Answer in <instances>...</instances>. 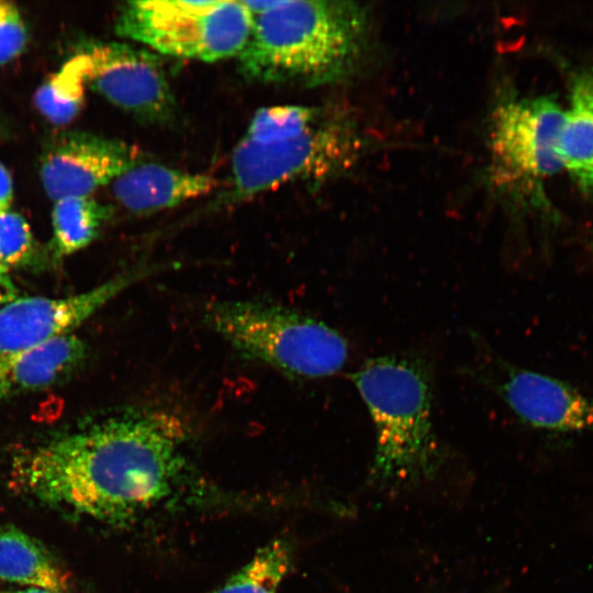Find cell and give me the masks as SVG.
I'll list each match as a JSON object with an SVG mask.
<instances>
[{
	"mask_svg": "<svg viewBox=\"0 0 593 593\" xmlns=\"http://www.w3.org/2000/svg\"><path fill=\"white\" fill-rule=\"evenodd\" d=\"M184 441L174 414L132 411L20 457L12 480L45 505L120 525L171 495L184 467Z\"/></svg>",
	"mask_w": 593,
	"mask_h": 593,
	"instance_id": "obj_1",
	"label": "cell"
},
{
	"mask_svg": "<svg viewBox=\"0 0 593 593\" xmlns=\"http://www.w3.org/2000/svg\"><path fill=\"white\" fill-rule=\"evenodd\" d=\"M368 36V10L358 2L272 1L254 15L238 66L256 81L326 83L358 66Z\"/></svg>",
	"mask_w": 593,
	"mask_h": 593,
	"instance_id": "obj_2",
	"label": "cell"
},
{
	"mask_svg": "<svg viewBox=\"0 0 593 593\" xmlns=\"http://www.w3.org/2000/svg\"><path fill=\"white\" fill-rule=\"evenodd\" d=\"M361 149L355 124L334 110L276 105L254 115L232 154V195L245 199L293 180L350 167Z\"/></svg>",
	"mask_w": 593,
	"mask_h": 593,
	"instance_id": "obj_3",
	"label": "cell"
},
{
	"mask_svg": "<svg viewBox=\"0 0 593 593\" xmlns=\"http://www.w3.org/2000/svg\"><path fill=\"white\" fill-rule=\"evenodd\" d=\"M374 428L371 477L410 482L436 473L443 451L433 424L430 369L419 358L383 355L350 374Z\"/></svg>",
	"mask_w": 593,
	"mask_h": 593,
	"instance_id": "obj_4",
	"label": "cell"
},
{
	"mask_svg": "<svg viewBox=\"0 0 593 593\" xmlns=\"http://www.w3.org/2000/svg\"><path fill=\"white\" fill-rule=\"evenodd\" d=\"M204 320L239 354L299 379L333 376L348 360V343L338 331L282 305L216 301L206 306Z\"/></svg>",
	"mask_w": 593,
	"mask_h": 593,
	"instance_id": "obj_5",
	"label": "cell"
},
{
	"mask_svg": "<svg viewBox=\"0 0 593 593\" xmlns=\"http://www.w3.org/2000/svg\"><path fill=\"white\" fill-rule=\"evenodd\" d=\"M253 23L243 1H131L115 31L165 55L215 61L240 54Z\"/></svg>",
	"mask_w": 593,
	"mask_h": 593,
	"instance_id": "obj_6",
	"label": "cell"
},
{
	"mask_svg": "<svg viewBox=\"0 0 593 593\" xmlns=\"http://www.w3.org/2000/svg\"><path fill=\"white\" fill-rule=\"evenodd\" d=\"M563 109L553 97L505 98L492 112L489 127L494 188L510 193L536 192L562 169L559 139Z\"/></svg>",
	"mask_w": 593,
	"mask_h": 593,
	"instance_id": "obj_7",
	"label": "cell"
},
{
	"mask_svg": "<svg viewBox=\"0 0 593 593\" xmlns=\"http://www.w3.org/2000/svg\"><path fill=\"white\" fill-rule=\"evenodd\" d=\"M87 85L112 104L146 123H166L175 99L160 60L122 43H90L82 51Z\"/></svg>",
	"mask_w": 593,
	"mask_h": 593,
	"instance_id": "obj_8",
	"label": "cell"
},
{
	"mask_svg": "<svg viewBox=\"0 0 593 593\" xmlns=\"http://www.w3.org/2000/svg\"><path fill=\"white\" fill-rule=\"evenodd\" d=\"M481 380L525 424L555 433L593 429V399L571 384L537 371L488 358Z\"/></svg>",
	"mask_w": 593,
	"mask_h": 593,
	"instance_id": "obj_9",
	"label": "cell"
},
{
	"mask_svg": "<svg viewBox=\"0 0 593 593\" xmlns=\"http://www.w3.org/2000/svg\"><path fill=\"white\" fill-rule=\"evenodd\" d=\"M141 161H144L142 150L124 141L67 131L45 143L40 177L46 194L54 201L91 197Z\"/></svg>",
	"mask_w": 593,
	"mask_h": 593,
	"instance_id": "obj_10",
	"label": "cell"
},
{
	"mask_svg": "<svg viewBox=\"0 0 593 593\" xmlns=\"http://www.w3.org/2000/svg\"><path fill=\"white\" fill-rule=\"evenodd\" d=\"M152 273L138 268L66 298H18L0 306V354H10L67 335L110 300Z\"/></svg>",
	"mask_w": 593,
	"mask_h": 593,
	"instance_id": "obj_11",
	"label": "cell"
},
{
	"mask_svg": "<svg viewBox=\"0 0 593 593\" xmlns=\"http://www.w3.org/2000/svg\"><path fill=\"white\" fill-rule=\"evenodd\" d=\"M111 184L114 198L126 210L149 213L206 194L217 181L208 175L141 161Z\"/></svg>",
	"mask_w": 593,
	"mask_h": 593,
	"instance_id": "obj_12",
	"label": "cell"
},
{
	"mask_svg": "<svg viewBox=\"0 0 593 593\" xmlns=\"http://www.w3.org/2000/svg\"><path fill=\"white\" fill-rule=\"evenodd\" d=\"M86 356L87 345L71 334L0 354V399L52 387L72 373Z\"/></svg>",
	"mask_w": 593,
	"mask_h": 593,
	"instance_id": "obj_13",
	"label": "cell"
},
{
	"mask_svg": "<svg viewBox=\"0 0 593 593\" xmlns=\"http://www.w3.org/2000/svg\"><path fill=\"white\" fill-rule=\"evenodd\" d=\"M559 153L562 169L583 193L593 195V68L580 70L572 77Z\"/></svg>",
	"mask_w": 593,
	"mask_h": 593,
	"instance_id": "obj_14",
	"label": "cell"
},
{
	"mask_svg": "<svg viewBox=\"0 0 593 593\" xmlns=\"http://www.w3.org/2000/svg\"><path fill=\"white\" fill-rule=\"evenodd\" d=\"M0 580L55 593L70 589V573L52 552L11 525L0 527Z\"/></svg>",
	"mask_w": 593,
	"mask_h": 593,
	"instance_id": "obj_15",
	"label": "cell"
},
{
	"mask_svg": "<svg viewBox=\"0 0 593 593\" xmlns=\"http://www.w3.org/2000/svg\"><path fill=\"white\" fill-rule=\"evenodd\" d=\"M111 216V208L92 197H68L55 201L52 214L53 248L58 257L88 246Z\"/></svg>",
	"mask_w": 593,
	"mask_h": 593,
	"instance_id": "obj_16",
	"label": "cell"
},
{
	"mask_svg": "<svg viewBox=\"0 0 593 593\" xmlns=\"http://www.w3.org/2000/svg\"><path fill=\"white\" fill-rule=\"evenodd\" d=\"M292 559L291 541L287 537H277L211 593H278Z\"/></svg>",
	"mask_w": 593,
	"mask_h": 593,
	"instance_id": "obj_17",
	"label": "cell"
},
{
	"mask_svg": "<svg viewBox=\"0 0 593 593\" xmlns=\"http://www.w3.org/2000/svg\"><path fill=\"white\" fill-rule=\"evenodd\" d=\"M87 86V60L80 52L36 90L35 105L47 121L65 125L80 112Z\"/></svg>",
	"mask_w": 593,
	"mask_h": 593,
	"instance_id": "obj_18",
	"label": "cell"
},
{
	"mask_svg": "<svg viewBox=\"0 0 593 593\" xmlns=\"http://www.w3.org/2000/svg\"><path fill=\"white\" fill-rule=\"evenodd\" d=\"M34 253L27 221L10 209L0 212V265L5 269L26 265Z\"/></svg>",
	"mask_w": 593,
	"mask_h": 593,
	"instance_id": "obj_19",
	"label": "cell"
},
{
	"mask_svg": "<svg viewBox=\"0 0 593 593\" xmlns=\"http://www.w3.org/2000/svg\"><path fill=\"white\" fill-rule=\"evenodd\" d=\"M27 43V30L18 8L0 0V65L19 56Z\"/></svg>",
	"mask_w": 593,
	"mask_h": 593,
	"instance_id": "obj_20",
	"label": "cell"
},
{
	"mask_svg": "<svg viewBox=\"0 0 593 593\" xmlns=\"http://www.w3.org/2000/svg\"><path fill=\"white\" fill-rule=\"evenodd\" d=\"M19 298V290L8 273V269L0 265V306Z\"/></svg>",
	"mask_w": 593,
	"mask_h": 593,
	"instance_id": "obj_21",
	"label": "cell"
},
{
	"mask_svg": "<svg viewBox=\"0 0 593 593\" xmlns=\"http://www.w3.org/2000/svg\"><path fill=\"white\" fill-rule=\"evenodd\" d=\"M13 198L12 179L7 168L0 163V212L8 210Z\"/></svg>",
	"mask_w": 593,
	"mask_h": 593,
	"instance_id": "obj_22",
	"label": "cell"
},
{
	"mask_svg": "<svg viewBox=\"0 0 593 593\" xmlns=\"http://www.w3.org/2000/svg\"><path fill=\"white\" fill-rule=\"evenodd\" d=\"M0 593H55L44 589L26 588L21 590H0Z\"/></svg>",
	"mask_w": 593,
	"mask_h": 593,
	"instance_id": "obj_23",
	"label": "cell"
},
{
	"mask_svg": "<svg viewBox=\"0 0 593 593\" xmlns=\"http://www.w3.org/2000/svg\"><path fill=\"white\" fill-rule=\"evenodd\" d=\"M591 249H592V251H593V239H592V242H591Z\"/></svg>",
	"mask_w": 593,
	"mask_h": 593,
	"instance_id": "obj_24",
	"label": "cell"
}]
</instances>
